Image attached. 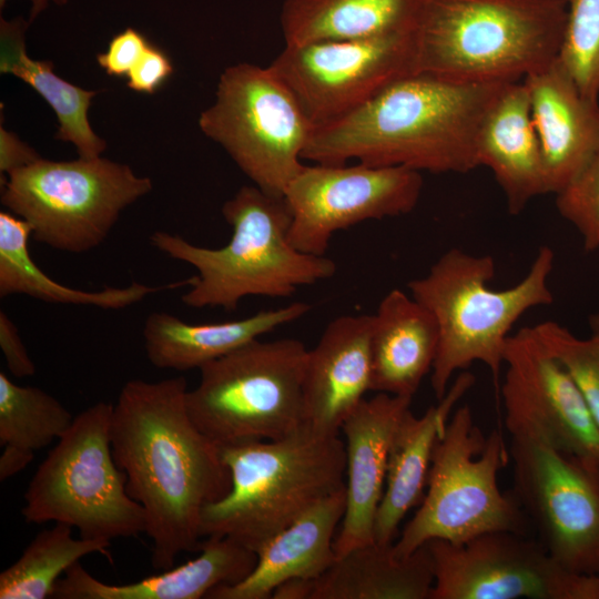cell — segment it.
<instances>
[{
  "instance_id": "6da1fadb",
  "label": "cell",
  "mask_w": 599,
  "mask_h": 599,
  "mask_svg": "<svg viewBox=\"0 0 599 599\" xmlns=\"http://www.w3.org/2000/svg\"><path fill=\"white\" fill-rule=\"evenodd\" d=\"M187 390L182 376L128 380L111 417L114 460L143 508L152 565L163 570L181 552L199 550L203 510L232 484L221 448L191 419Z\"/></svg>"
},
{
  "instance_id": "7a4b0ae2",
  "label": "cell",
  "mask_w": 599,
  "mask_h": 599,
  "mask_svg": "<svg viewBox=\"0 0 599 599\" xmlns=\"http://www.w3.org/2000/svg\"><path fill=\"white\" fill-rule=\"evenodd\" d=\"M506 84L412 73L349 114L315 128L303 159L467 173L479 166L478 134Z\"/></svg>"
},
{
  "instance_id": "3957f363",
  "label": "cell",
  "mask_w": 599,
  "mask_h": 599,
  "mask_svg": "<svg viewBox=\"0 0 599 599\" xmlns=\"http://www.w3.org/2000/svg\"><path fill=\"white\" fill-rule=\"evenodd\" d=\"M222 214L232 235L217 248L164 231L150 236L161 253L195 268L197 274L181 297L186 306L232 312L246 296L290 297L301 286L335 275L333 260L304 253L291 243L292 216L283 196L244 185L223 204Z\"/></svg>"
},
{
  "instance_id": "277c9868",
  "label": "cell",
  "mask_w": 599,
  "mask_h": 599,
  "mask_svg": "<svg viewBox=\"0 0 599 599\" xmlns=\"http://www.w3.org/2000/svg\"><path fill=\"white\" fill-rule=\"evenodd\" d=\"M565 0H422L413 30L417 72L512 83L554 62Z\"/></svg>"
},
{
  "instance_id": "5b68a950",
  "label": "cell",
  "mask_w": 599,
  "mask_h": 599,
  "mask_svg": "<svg viewBox=\"0 0 599 599\" xmlns=\"http://www.w3.org/2000/svg\"><path fill=\"white\" fill-rule=\"evenodd\" d=\"M555 253L539 247L527 274L515 286L491 290L496 273L490 255H474L454 247L428 273L407 283L410 295L435 317L439 345L430 385L439 400L451 377L481 362L498 378L509 332L527 311L554 301L548 285Z\"/></svg>"
},
{
  "instance_id": "8992f818",
  "label": "cell",
  "mask_w": 599,
  "mask_h": 599,
  "mask_svg": "<svg viewBox=\"0 0 599 599\" xmlns=\"http://www.w3.org/2000/svg\"><path fill=\"white\" fill-rule=\"evenodd\" d=\"M220 448L232 484L224 498L203 510L202 538L227 537L256 552L317 501L346 486L339 434L304 425L280 439Z\"/></svg>"
},
{
  "instance_id": "52a82bcc",
  "label": "cell",
  "mask_w": 599,
  "mask_h": 599,
  "mask_svg": "<svg viewBox=\"0 0 599 599\" xmlns=\"http://www.w3.org/2000/svg\"><path fill=\"white\" fill-rule=\"evenodd\" d=\"M509 459L502 433L494 429L486 437L470 408L458 407L435 445L426 493L394 541V554L408 556L433 539L461 544L496 530L527 535L528 518L512 494L498 486Z\"/></svg>"
},
{
  "instance_id": "ba28073f",
  "label": "cell",
  "mask_w": 599,
  "mask_h": 599,
  "mask_svg": "<svg viewBox=\"0 0 599 599\" xmlns=\"http://www.w3.org/2000/svg\"><path fill=\"white\" fill-rule=\"evenodd\" d=\"M308 349L296 338L255 339L200 368L186 404L196 427L219 447L275 440L305 425Z\"/></svg>"
},
{
  "instance_id": "9c48e42d",
  "label": "cell",
  "mask_w": 599,
  "mask_h": 599,
  "mask_svg": "<svg viewBox=\"0 0 599 599\" xmlns=\"http://www.w3.org/2000/svg\"><path fill=\"white\" fill-rule=\"evenodd\" d=\"M112 409L98 402L74 417L28 485L26 522L65 524L81 538L108 542L145 531L143 508L128 494L112 454Z\"/></svg>"
},
{
  "instance_id": "30bf717a",
  "label": "cell",
  "mask_w": 599,
  "mask_h": 599,
  "mask_svg": "<svg viewBox=\"0 0 599 599\" xmlns=\"http://www.w3.org/2000/svg\"><path fill=\"white\" fill-rule=\"evenodd\" d=\"M1 184V203L30 225L33 240L75 254L101 245L122 211L152 190L149 177L102 156L41 158Z\"/></svg>"
},
{
  "instance_id": "8fae6325",
  "label": "cell",
  "mask_w": 599,
  "mask_h": 599,
  "mask_svg": "<svg viewBox=\"0 0 599 599\" xmlns=\"http://www.w3.org/2000/svg\"><path fill=\"white\" fill-rule=\"evenodd\" d=\"M199 126L255 186L277 196L304 166L303 154L315 131L275 70L251 63L223 71L215 101L201 113Z\"/></svg>"
},
{
  "instance_id": "7c38bea8",
  "label": "cell",
  "mask_w": 599,
  "mask_h": 599,
  "mask_svg": "<svg viewBox=\"0 0 599 599\" xmlns=\"http://www.w3.org/2000/svg\"><path fill=\"white\" fill-rule=\"evenodd\" d=\"M505 424L511 494L537 539L567 569L599 577V466L557 447L530 422Z\"/></svg>"
},
{
  "instance_id": "4fadbf2b",
  "label": "cell",
  "mask_w": 599,
  "mask_h": 599,
  "mask_svg": "<svg viewBox=\"0 0 599 599\" xmlns=\"http://www.w3.org/2000/svg\"><path fill=\"white\" fill-rule=\"evenodd\" d=\"M426 545L430 599H599V577L567 569L528 535L496 530L461 544Z\"/></svg>"
},
{
  "instance_id": "5bb4252c",
  "label": "cell",
  "mask_w": 599,
  "mask_h": 599,
  "mask_svg": "<svg viewBox=\"0 0 599 599\" xmlns=\"http://www.w3.org/2000/svg\"><path fill=\"white\" fill-rule=\"evenodd\" d=\"M413 30L285 45L270 65L318 128L349 114L397 80L417 72Z\"/></svg>"
},
{
  "instance_id": "9a60e30c",
  "label": "cell",
  "mask_w": 599,
  "mask_h": 599,
  "mask_svg": "<svg viewBox=\"0 0 599 599\" xmlns=\"http://www.w3.org/2000/svg\"><path fill=\"white\" fill-rule=\"evenodd\" d=\"M423 184L422 172L403 166L304 164L283 195L292 216L291 243L325 255L336 232L412 212Z\"/></svg>"
},
{
  "instance_id": "2e32d148",
  "label": "cell",
  "mask_w": 599,
  "mask_h": 599,
  "mask_svg": "<svg viewBox=\"0 0 599 599\" xmlns=\"http://www.w3.org/2000/svg\"><path fill=\"white\" fill-rule=\"evenodd\" d=\"M504 363L505 418L535 424L557 447L599 466V428L572 377L532 326L509 335Z\"/></svg>"
},
{
  "instance_id": "e0dca14e",
  "label": "cell",
  "mask_w": 599,
  "mask_h": 599,
  "mask_svg": "<svg viewBox=\"0 0 599 599\" xmlns=\"http://www.w3.org/2000/svg\"><path fill=\"white\" fill-rule=\"evenodd\" d=\"M410 403V397L377 393L364 398L341 426L346 449V507L334 541L337 557L374 542L392 439Z\"/></svg>"
},
{
  "instance_id": "ac0fdd59",
  "label": "cell",
  "mask_w": 599,
  "mask_h": 599,
  "mask_svg": "<svg viewBox=\"0 0 599 599\" xmlns=\"http://www.w3.org/2000/svg\"><path fill=\"white\" fill-rule=\"evenodd\" d=\"M540 142L547 194L582 172L599 144V101L582 94L558 58L522 80Z\"/></svg>"
},
{
  "instance_id": "d6986e66",
  "label": "cell",
  "mask_w": 599,
  "mask_h": 599,
  "mask_svg": "<svg viewBox=\"0 0 599 599\" xmlns=\"http://www.w3.org/2000/svg\"><path fill=\"white\" fill-rule=\"evenodd\" d=\"M373 315L331 321L307 352L303 382L305 425L341 434L345 418L372 390Z\"/></svg>"
},
{
  "instance_id": "ffe728a7",
  "label": "cell",
  "mask_w": 599,
  "mask_h": 599,
  "mask_svg": "<svg viewBox=\"0 0 599 599\" xmlns=\"http://www.w3.org/2000/svg\"><path fill=\"white\" fill-rule=\"evenodd\" d=\"M345 507V488L324 497L258 547L256 565L246 578L217 586L205 598L267 599L286 580L318 578L337 558L334 535Z\"/></svg>"
},
{
  "instance_id": "44dd1931",
  "label": "cell",
  "mask_w": 599,
  "mask_h": 599,
  "mask_svg": "<svg viewBox=\"0 0 599 599\" xmlns=\"http://www.w3.org/2000/svg\"><path fill=\"white\" fill-rule=\"evenodd\" d=\"M200 555L133 583L109 585L98 580L77 562L57 581L55 599H200L221 585L237 583L254 569L257 556L227 537H206Z\"/></svg>"
},
{
  "instance_id": "7402d4cb",
  "label": "cell",
  "mask_w": 599,
  "mask_h": 599,
  "mask_svg": "<svg viewBox=\"0 0 599 599\" xmlns=\"http://www.w3.org/2000/svg\"><path fill=\"white\" fill-rule=\"evenodd\" d=\"M476 377L461 370L437 405L422 416L410 408L403 415L394 433L385 479V488L374 524V541L392 545L406 514L422 502L435 445L445 433L454 407L474 386Z\"/></svg>"
},
{
  "instance_id": "603a6c76",
  "label": "cell",
  "mask_w": 599,
  "mask_h": 599,
  "mask_svg": "<svg viewBox=\"0 0 599 599\" xmlns=\"http://www.w3.org/2000/svg\"><path fill=\"white\" fill-rule=\"evenodd\" d=\"M479 166L493 172L511 215L547 194L542 151L524 82L507 83L488 110L477 142Z\"/></svg>"
},
{
  "instance_id": "cb8c5ba5",
  "label": "cell",
  "mask_w": 599,
  "mask_h": 599,
  "mask_svg": "<svg viewBox=\"0 0 599 599\" xmlns=\"http://www.w3.org/2000/svg\"><path fill=\"white\" fill-rule=\"evenodd\" d=\"M309 309L307 303L293 302L240 319L206 324H191L167 312H152L142 328L145 354L158 368L200 369L206 363L300 319Z\"/></svg>"
},
{
  "instance_id": "d4e9b609",
  "label": "cell",
  "mask_w": 599,
  "mask_h": 599,
  "mask_svg": "<svg viewBox=\"0 0 599 599\" xmlns=\"http://www.w3.org/2000/svg\"><path fill=\"white\" fill-rule=\"evenodd\" d=\"M438 345L432 313L410 294L389 291L373 314L372 392L413 398L432 372Z\"/></svg>"
},
{
  "instance_id": "484cf974",
  "label": "cell",
  "mask_w": 599,
  "mask_h": 599,
  "mask_svg": "<svg viewBox=\"0 0 599 599\" xmlns=\"http://www.w3.org/2000/svg\"><path fill=\"white\" fill-rule=\"evenodd\" d=\"M433 561L427 545L398 557L392 545L370 542L336 558L313 579L311 599H430Z\"/></svg>"
},
{
  "instance_id": "4316f807",
  "label": "cell",
  "mask_w": 599,
  "mask_h": 599,
  "mask_svg": "<svg viewBox=\"0 0 599 599\" xmlns=\"http://www.w3.org/2000/svg\"><path fill=\"white\" fill-rule=\"evenodd\" d=\"M30 225L19 216L0 212V296L21 294L53 304L94 306L101 309H124L145 297L190 286L192 277L152 286L132 282L124 287L99 291L72 288L52 280L32 260Z\"/></svg>"
},
{
  "instance_id": "83f0119b",
  "label": "cell",
  "mask_w": 599,
  "mask_h": 599,
  "mask_svg": "<svg viewBox=\"0 0 599 599\" xmlns=\"http://www.w3.org/2000/svg\"><path fill=\"white\" fill-rule=\"evenodd\" d=\"M422 0H284L285 45L370 38L413 30Z\"/></svg>"
},
{
  "instance_id": "f1b7e54d",
  "label": "cell",
  "mask_w": 599,
  "mask_h": 599,
  "mask_svg": "<svg viewBox=\"0 0 599 599\" xmlns=\"http://www.w3.org/2000/svg\"><path fill=\"white\" fill-rule=\"evenodd\" d=\"M30 22L22 18L0 22V71L13 74L32 87L52 108L59 128L58 140L71 142L79 156L94 159L105 150V141L92 130L88 110L94 91L83 90L53 72L50 61L31 59L26 50L24 32Z\"/></svg>"
},
{
  "instance_id": "f546056e",
  "label": "cell",
  "mask_w": 599,
  "mask_h": 599,
  "mask_svg": "<svg viewBox=\"0 0 599 599\" xmlns=\"http://www.w3.org/2000/svg\"><path fill=\"white\" fill-rule=\"evenodd\" d=\"M110 542L74 538L72 527L55 522L41 530L21 556L0 573V599L51 598L57 581L81 558H111Z\"/></svg>"
},
{
  "instance_id": "4dcf8cb0",
  "label": "cell",
  "mask_w": 599,
  "mask_h": 599,
  "mask_svg": "<svg viewBox=\"0 0 599 599\" xmlns=\"http://www.w3.org/2000/svg\"><path fill=\"white\" fill-rule=\"evenodd\" d=\"M74 417L41 388L21 386L0 372V445L35 451L64 435Z\"/></svg>"
},
{
  "instance_id": "1f68e13d",
  "label": "cell",
  "mask_w": 599,
  "mask_h": 599,
  "mask_svg": "<svg viewBox=\"0 0 599 599\" xmlns=\"http://www.w3.org/2000/svg\"><path fill=\"white\" fill-rule=\"evenodd\" d=\"M567 22L559 62L586 97L599 98V0H565Z\"/></svg>"
},
{
  "instance_id": "d6a6232c",
  "label": "cell",
  "mask_w": 599,
  "mask_h": 599,
  "mask_svg": "<svg viewBox=\"0 0 599 599\" xmlns=\"http://www.w3.org/2000/svg\"><path fill=\"white\" fill-rule=\"evenodd\" d=\"M532 328L545 348L570 374L599 428V342L592 337L579 338L552 321Z\"/></svg>"
},
{
  "instance_id": "836d02e7",
  "label": "cell",
  "mask_w": 599,
  "mask_h": 599,
  "mask_svg": "<svg viewBox=\"0 0 599 599\" xmlns=\"http://www.w3.org/2000/svg\"><path fill=\"white\" fill-rule=\"evenodd\" d=\"M559 214L579 232L586 251L599 247V144L579 176L556 195Z\"/></svg>"
},
{
  "instance_id": "e575fe53",
  "label": "cell",
  "mask_w": 599,
  "mask_h": 599,
  "mask_svg": "<svg viewBox=\"0 0 599 599\" xmlns=\"http://www.w3.org/2000/svg\"><path fill=\"white\" fill-rule=\"evenodd\" d=\"M150 45L139 31L126 28L118 33L109 43L108 51L98 54L97 59L109 75L124 77L134 67Z\"/></svg>"
},
{
  "instance_id": "d590c367",
  "label": "cell",
  "mask_w": 599,
  "mask_h": 599,
  "mask_svg": "<svg viewBox=\"0 0 599 599\" xmlns=\"http://www.w3.org/2000/svg\"><path fill=\"white\" fill-rule=\"evenodd\" d=\"M172 72L173 67L167 55L150 44L128 73V87L136 92L152 94Z\"/></svg>"
},
{
  "instance_id": "8d00e7d4",
  "label": "cell",
  "mask_w": 599,
  "mask_h": 599,
  "mask_svg": "<svg viewBox=\"0 0 599 599\" xmlns=\"http://www.w3.org/2000/svg\"><path fill=\"white\" fill-rule=\"evenodd\" d=\"M0 348L7 367L13 376L34 375L35 365L29 356L17 326L4 311H0Z\"/></svg>"
},
{
  "instance_id": "74e56055",
  "label": "cell",
  "mask_w": 599,
  "mask_h": 599,
  "mask_svg": "<svg viewBox=\"0 0 599 599\" xmlns=\"http://www.w3.org/2000/svg\"><path fill=\"white\" fill-rule=\"evenodd\" d=\"M41 158L27 143L20 140L14 133L0 129V172L10 173L26 167Z\"/></svg>"
},
{
  "instance_id": "f35d334b",
  "label": "cell",
  "mask_w": 599,
  "mask_h": 599,
  "mask_svg": "<svg viewBox=\"0 0 599 599\" xmlns=\"http://www.w3.org/2000/svg\"><path fill=\"white\" fill-rule=\"evenodd\" d=\"M0 456V480H6L23 470L34 458V451L17 446H2Z\"/></svg>"
},
{
  "instance_id": "ab89813d",
  "label": "cell",
  "mask_w": 599,
  "mask_h": 599,
  "mask_svg": "<svg viewBox=\"0 0 599 599\" xmlns=\"http://www.w3.org/2000/svg\"><path fill=\"white\" fill-rule=\"evenodd\" d=\"M313 579L293 578L281 583L273 592V599H311Z\"/></svg>"
},
{
  "instance_id": "60d3db41",
  "label": "cell",
  "mask_w": 599,
  "mask_h": 599,
  "mask_svg": "<svg viewBox=\"0 0 599 599\" xmlns=\"http://www.w3.org/2000/svg\"><path fill=\"white\" fill-rule=\"evenodd\" d=\"M7 0H0V7H3ZM69 0H31L32 7L30 12L29 22H32L33 19L39 16L49 4L53 2L55 4L62 6L65 4Z\"/></svg>"
},
{
  "instance_id": "b9f144b4",
  "label": "cell",
  "mask_w": 599,
  "mask_h": 599,
  "mask_svg": "<svg viewBox=\"0 0 599 599\" xmlns=\"http://www.w3.org/2000/svg\"><path fill=\"white\" fill-rule=\"evenodd\" d=\"M590 337L599 342V313L592 314L588 318Z\"/></svg>"
}]
</instances>
